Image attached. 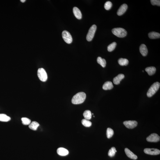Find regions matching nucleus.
<instances>
[{
	"label": "nucleus",
	"mask_w": 160,
	"mask_h": 160,
	"mask_svg": "<svg viewBox=\"0 0 160 160\" xmlns=\"http://www.w3.org/2000/svg\"><path fill=\"white\" fill-rule=\"evenodd\" d=\"M86 98L85 93L83 92H79L74 96L72 100V102L74 104H81L84 102Z\"/></svg>",
	"instance_id": "1"
},
{
	"label": "nucleus",
	"mask_w": 160,
	"mask_h": 160,
	"mask_svg": "<svg viewBox=\"0 0 160 160\" xmlns=\"http://www.w3.org/2000/svg\"><path fill=\"white\" fill-rule=\"evenodd\" d=\"M160 86V83L156 82L153 84L149 89L147 93V96L148 97H151L156 93L159 89Z\"/></svg>",
	"instance_id": "2"
},
{
	"label": "nucleus",
	"mask_w": 160,
	"mask_h": 160,
	"mask_svg": "<svg viewBox=\"0 0 160 160\" xmlns=\"http://www.w3.org/2000/svg\"><path fill=\"white\" fill-rule=\"evenodd\" d=\"M112 32L114 35L120 38H123L126 37L127 34V32L125 29L121 28H117L113 29Z\"/></svg>",
	"instance_id": "3"
},
{
	"label": "nucleus",
	"mask_w": 160,
	"mask_h": 160,
	"mask_svg": "<svg viewBox=\"0 0 160 160\" xmlns=\"http://www.w3.org/2000/svg\"><path fill=\"white\" fill-rule=\"evenodd\" d=\"M37 75L40 80L43 82L46 81L48 79V76L46 72L43 68H40L37 71Z\"/></svg>",
	"instance_id": "4"
},
{
	"label": "nucleus",
	"mask_w": 160,
	"mask_h": 160,
	"mask_svg": "<svg viewBox=\"0 0 160 160\" xmlns=\"http://www.w3.org/2000/svg\"><path fill=\"white\" fill-rule=\"evenodd\" d=\"M97 26L95 25H93L90 27L86 37L87 41H90L92 40L96 30Z\"/></svg>",
	"instance_id": "5"
},
{
	"label": "nucleus",
	"mask_w": 160,
	"mask_h": 160,
	"mask_svg": "<svg viewBox=\"0 0 160 160\" xmlns=\"http://www.w3.org/2000/svg\"><path fill=\"white\" fill-rule=\"evenodd\" d=\"M62 36L64 41L67 43L70 44L72 43V36L69 32L66 30L64 31L62 33Z\"/></svg>",
	"instance_id": "6"
},
{
	"label": "nucleus",
	"mask_w": 160,
	"mask_h": 160,
	"mask_svg": "<svg viewBox=\"0 0 160 160\" xmlns=\"http://www.w3.org/2000/svg\"><path fill=\"white\" fill-rule=\"evenodd\" d=\"M160 136L158 134L155 133L151 134L147 138V141L149 142H158L160 141Z\"/></svg>",
	"instance_id": "7"
},
{
	"label": "nucleus",
	"mask_w": 160,
	"mask_h": 160,
	"mask_svg": "<svg viewBox=\"0 0 160 160\" xmlns=\"http://www.w3.org/2000/svg\"><path fill=\"white\" fill-rule=\"evenodd\" d=\"M144 152L145 153L151 155H157L160 153V151L158 149L154 148H146Z\"/></svg>",
	"instance_id": "8"
},
{
	"label": "nucleus",
	"mask_w": 160,
	"mask_h": 160,
	"mask_svg": "<svg viewBox=\"0 0 160 160\" xmlns=\"http://www.w3.org/2000/svg\"><path fill=\"white\" fill-rule=\"evenodd\" d=\"M124 124L126 127L129 129H133L137 126L138 122L136 121L129 120L125 121L123 122Z\"/></svg>",
	"instance_id": "9"
},
{
	"label": "nucleus",
	"mask_w": 160,
	"mask_h": 160,
	"mask_svg": "<svg viewBox=\"0 0 160 160\" xmlns=\"http://www.w3.org/2000/svg\"><path fill=\"white\" fill-rule=\"evenodd\" d=\"M128 8V5L127 4H122L118 10L117 12V15L120 16L124 14Z\"/></svg>",
	"instance_id": "10"
},
{
	"label": "nucleus",
	"mask_w": 160,
	"mask_h": 160,
	"mask_svg": "<svg viewBox=\"0 0 160 160\" xmlns=\"http://www.w3.org/2000/svg\"><path fill=\"white\" fill-rule=\"evenodd\" d=\"M125 151L126 155L129 158L133 160H136L138 157L131 151L127 148L125 149Z\"/></svg>",
	"instance_id": "11"
},
{
	"label": "nucleus",
	"mask_w": 160,
	"mask_h": 160,
	"mask_svg": "<svg viewBox=\"0 0 160 160\" xmlns=\"http://www.w3.org/2000/svg\"><path fill=\"white\" fill-rule=\"evenodd\" d=\"M57 153L58 155L61 156H65L69 154V151L66 149L61 147L57 150Z\"/></svg>",
	"instance_id": "12"
},
{
	"label": "nucleus",
	"mask_w": 160,
	"mask_h": 160,
	"mask_svg": "<svg viewBox=\"0 0 160 160\" xmlns=\"http://www.w3.org/2000/svg\"><path fill=\"white\" fill-rule=\"evenodd\" d=\"M140 52L143 56H145L148 53V51L147 46L144 44H141L139 48Z\"/></svg>",
	"instance_id": "13"
},
{
	"label": "nucleus",
	"mask_w": 160,
	"mask_h": 160,
	"mask_svg": "<svg viewBox=\"0 0 160 160\" xmlns=\"http://www.w3.org/2000/svg\"><path fill=\"white\" fill-rule=\"evenodd\" d=\"M125 77L124 75L122 74L118 75L113 79V83L115 85H118L120 82Z\"/></svg>",
	"instance_id": "14"
},
{
	"label": "nucleus",
	"mask_w": 160,
	"mask_h": 160,
	"mask_svg": "<svg viewBox=\"0 0 160 160\" xmlns=\"http://www.w3.org/2000/svg\"><path fill=\"white\" fill-rule=\"evenodd\" d=\"M73 12L75 17L78 19H80L82 18V14L80 10L76 7L73 8Z\"/></svg>",
	"instance_id": "15"
},
{
	"label": "nucleus",
	"mask_w": 160,
	"mask_h": 160,
	"mask_svg": "<svg viewBox=\"0 0 160 160\" xmlns=\"http://www.w3.org/2000/svg\"><path fill=\"white\" fill-rule=\"evenodd\" d=\"M113 85L112 82L107 81L104 83L102 88L105 90H110L113 88Z\"/></svg>",
	"instance_id": "16"
},
{
	"label": "nucleus",
	"mask_w": 160,
	"mask_h": 160,
	"mask_svg": "<svg viewBox=\"0 0 160 160\" xmlns=\"http://www.w3.org/2000/svg\"><path fill=\"white\" fill-rule=\"evenodd\" d=\"M145 71L149 75L151 76L153 75L156 72V69L153 66L149 67L146 68Z\"/></svg>",
	"instance_id": "17"
},
{
	"label": "nucleus",
	"mask_w": 160,
	"mask_h": 160,
	"mask_svg": "<svg viewBox=\"0 0 160 160\" xmlns=\"http://www.w3.org/2000/svg\"><path fill=\"white\" fill-rule=\"evenodd\" d=\"M149 37L151 39L159 38L160 37V33L155 32H150L148 34Z\"/></svg>",
	"instance_id": "18"
},
{
	"label": "nucleus",
	"mask_w": 160,
	"mask_h": 160,
	"mask_svg": "<svg viewBox=\"0 0 160 160\" xmlns=\"http://www.w3.org/2000/svg\"><path fill=\"white\" fill-rule=\"evenodd\" d=\"M39 126L40 125L38 122L36 121H33L29 125V128L31 130H36Z\"/></svg>",
	"instance_id": "19"
},
{
	"label": "nucleus",
	"mask_w": 160,
	"mask_h": 160,
	"mask_svg": "<svg viewBox=\"0 0 160 160\" xmlns=\"http://www.w3.org/2000/svg\"><path fill=\"white\" fill-rule=\"evenodd\" d=\"M11 118L10 117L5 114H0V121L8 122L10 121Z\"/></svg>",
	"instance_id": "20"
},
{
	"label": "nucleus",
	"mask_w": 160,
	"mask_h": 160,
	"mask_svg": "<svg viewBox=\"0 0 160 160\" xmlns=\"http://www.w3.org/2000/svg\"><path fill=\"white\" fill-rule=\"evenodd\" d=\"M118 62L121 66H127L128 64L129 61L126 58H121L118 60Z\"/></svg>",
	"instance_id": "21"
},
{
	"label": "nucleus",
	"mask_w": 160,
	"mask_h": 160,
	"mask_svg": "<svg viewBox=\"0 0 160 160\" xmlns=\"http://www.w3.org/2000/svg\"><path fill=\"white\" fill-rule=\"evenodd\" d=\"M97 62L103 67H105L106 65V62L105 60L102 58L101 57H98L97 58Z\"/></svg>",
	"instance_id": "22"
},
{
	"label": "nucleus",
	"mask_w": 160,
	"mask_h": 160,
	"mask_svg": "<svg viewBox=\"0 0 160 160\" xmlns=\"http://www.w3.org/2000/svg\"><path fill=\"white\" fill-rule=\"evenodd\" d=\"M83 116L85 119L87 120H90L92 117V113L90 111L87 110L85 111L83 114Z\"/></svg>",
	"instance_id": "23"
},
{
	"label": "nucleus",
	"mask_w": 160,
	"mask_h": 160,
	"mask_svg": "<svg viewBox=\"0 0 160 160\" xmlns=\"http://www.w3.org/2000/svg\"><path fill=\"white\" fill-rule=\"evenodd\" d=\"M114 134V131L113 129L110 128H108L107 131V137L108 139L110 138Z\"/></svg>",
	"instance_id": "24"
},
{
	"label": "nucleus",
	"mask_w": 160,
	"mask_h": 160,
	"mask_svg": "<svg viewBox=\"0 0 160 160\" xmlns=\"http://www.w3.org/2000/svg\"><path fill=\"white\" fill-rule=\"evenodd\" d=\"M82 124L85 127H90L92 125V123L91 122L85 119H83L82 120Z\"/></svg>",
	"instance_id": "25"
},
{
	"label": "nucleus",
	"mask_w": 160,
	"mask_h": 160,
	"mask_svg": "<svg viewBox=\"0 0 160 160\" xmlns=\"http://www.w3.org/2000/svg\"><path fill=\"white\" fill-rule=\"evenodd\" d=\"M117 46V43L114 42L109 44L107 47V50L109 52H112L115 50Z\"/></svg>",
	"instance_id": "26"
},
{
	"label": "nucleus",
	"mask_w": 160,
	"mask_h": 160,
	"mask_svg": "<svg viewBox=\"0 0 160 160\" xmlns=\"http://www.w3.org/2000/svg\"><path fill=\"white\" fill-rule=\"evenodd\" d=\"M117 151L115 147H112L111 149L109 150L108 152V155L111 157H113L115 155L117 152Z\"/></svg>",
	"instance_id": "27"
},
{
	"label": "nucleus",
	"mask_w": 160,
	"mask_h": 160,
	"mask_svg": "<svg viewBox=\"0 0 160 160\" xmlns=\"http://www.w3.org/2000/svg\"><path fill=\"white\" fill-rule=\"evenodd\" d=\"M22 123L23 125H28L31 123V121L29 118L26 117H23L21 118Z\"/></svg>",
	"instance_id": "28"
},
{
	"label": "nucleus",
	"mask_w": 160,
	"mask_h": 160,
	"mask_svg": "<svg viewBox=\"0 0 160 160\" xmlns=\"http://www.w3.org/2000/svg\"><path fill=\"white\" fill-rule=\"evenodd\" d=\"M112 6V3L110 1H108L104 4V7L107 10L110 9Z\"/></svg>",
	"instance_id": "29"
},
{
	"label": "nucleus",
	"mask_w": 160,
	"mask_h": 160,
	"mask_svg": "<svg viewBox=\"0 0 160 160\" xmlns=\"http://www.w3.org/2000/svg\"><path fill=\"white\" fill-rule=\"evenodd\" d=\"M151 4L153 5H157V6H160V0H151Z\"/></svg>",
	"instance_id": "30"
},
{
	"label": "nucleus",
	"mask_w": 160,
	"mask_h": 160,
	"mask_svg": "<svg viewBox=\"0 0 160 160\" xmlns=\"http://www.w3.org/2000/svg\"><path fill=\"white\" fill-rule=\"evenodd\" d=\"M20 1H21V2L23 3L25 2L26 0H21Z\"/></svg>",
	"instance_id": "31"
},
{
	"label": "nucleus",
	"mask_w": 160,
	"mask_h": 160,
	"mask_svg": "<svg viewBox=\"0 0 160 160\" xmlns=\"http://www.w3.org/2000/svg\"><path fill=\"white\" fill-rule=\"evenodd\" d=\"M92 115H94V114L92 113Z\"/></svg>",
	"instance_id": "32"
}]
</instances>
